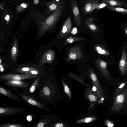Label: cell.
I'll return each instance as SVG.
<instances>
[{
	"mask_svg": "<svg viewBox=\"0 0 127 127\" xmlns=\"http://www.w3.org/2000/svg\"><path fill=\"white\" fill-rule=\"evenodd\" d=\"M109 9L115 12L127 14V9L122 8L109 5L107 6Z\"/></svg>",
	"mask_w": 127,
	"mask_h": 127,
	"instance_id": "20",
	"label": "cell"
},
{
	"mask_svg": "<svg viewBox=\"0 0 127 127\" xmlns=\"http://www.w3.org/2000/svg\"><path fill=\"white\" fill-rule=\"evenodd\" d=\"M77 31V28H74L73 29L72 31V34H74V32H75V34L76 33V32Z\"/></svg>",
	"mask_w": 127,
	"mask_h": 127,
	"instance_id": "34",
	"label": "cell"
},
{
	"mask_svg": "<svg viewBox=\"0 0 127 127\" xmlns=\"http://www.w3.org/2000/svg\"><path fill=\"white\" fill-rule=\"evenodd\" d=\"M18 54V44L17 39H16L13 43L11 52V57L14 62L16 61Z\"/></svg>",
	"mask_w": 127,
	"mask_h": 127,
	"instance_id": "16",
	"label": "cell"
},
{
	"mask_svg": "<svg viewBox=\"0 0 127 127\" xmlns=\"http://www.w3.org/2000/svg\"><path fill=\"white\" fill-rule=\"evenodd\" d=\"M119 68L121 75H125L127 71V54L126 47L124 46L123 49L121 57L119 63Z\"/></svg>",
	"mask_w": 127,
	"mask_h": 127,
	"instance_id": "6",
	"label": "cell"
},
{
	"mask_svg": "<svg viewBox=\"0 0 127 127\" xmlns=\"http://www.w3.org/2000/svg\"><path fill=\"white\" fill-rule=\"evenodd\" d=\"M82 56V53L79 47L75 46L72 47L69 50L67 59L69 60L79 59Z\"/></svg>",
	"mask_w": 127,
	"mask_h": 127,
	"instance_id": "11",
	"label": "cell"
},
{
	"mask_svg": "<svg viewBox=\"0 0 127 127\" xmlns=\"http://www.w3.org/2000/svg\"><path fill=\"white\" fill-rule=\"evenodd\" d=\"M48 121L46 119L41 120L36 124L34 127H46L48 124Z\"/></svg>",
	"mask_w": 127,
	"mask_h": 127,
	"instance_id": "25",
	"label": "cell"
},
{
	"mask_svg": "<svg viewBox=\"0 0 127 127\" xmlns=\"http://www.w3.org/2000/svg\"><path fill=\"white\" fill-rule=\"evenodd\" d=\"M55 53L52 50H49L45 52L42 55L40 62V64L43 65L45 63H50L53 60Z\"/></svg>",
	"mask_w": 127,
	"mask_h": 127,
	"instance_id": "13",
	"label": "cell"
},
{
	"mask_svg": "<svg viewBox=\"0 0 127 127\" xmlns=\"http://www.w3.org/2000/svg\"><path fill=\"white\" fill-rule=\"evenodd\" d=\"M25 111L24 109L19 108L1 107L0 108V116L18 114Z\"/></svg>",
	"mask_w": 127,
	"mask_h": 127,
	"instance_id": "7",
	"label": "cell"
},
{
	"mask_svg": "<svg viewBox=\"0 0 127 127\" xmlns=\"http://www.w3.org/2000/svg\"><path fill=\"white\" fill-rule=\"evenodd\" d=\"M5 84L8 86L19 88H26L29 85L28 83L25 82L12 80H6Z\"/></svg>",
	"mask_w": 127,
	"mask_h": 127,
	"instance_id": "15",
	"label": "cell"
},
{
	"mask_svg": "<svg viewBox=\"0 0 127 127\" xmlns=\"http://www.w3.org/2000/svg\"><path fill=\"white\" fill-rule=\"evenodd\" d=\"M63 6L59 8L47 18L41 25L39 33L42 35L47 31L52 28L56 23L64 8Z\"/></svg>",
	"mask_w": 127,
	"mask_h": 127,
	"instance_id": "1",
	"label": "cell"
},
{
	"mask_svg": "<svg viewBox=\"0 0 127 127\" xmlns=\"http://www.w3.org/2000/svg\"><path fill=\"white\" fill-rule=\"evenodd\" d=\"M0 92L4 95L18 102L22 100L19 95H17L1 85L0 86Z\"/></svg>",
	"mask_w": 127,
	"mask_h": 127,
	"instance_id": "14",
	"label": "cell"
},
{
	"mask_svg": "<svg viewBox=\"0 0 127 127\" xmlns=\"http://www.w3.org/2000/svg\"><path fill=\"white\" fill-rule=\"evenodd\" d=\"M102 2L106 3L109 5L114 6H121L125 4L121 1L118 0H103Z\"/></svg>",
	"mask_w": 127,
	"mask_h": 127,
	"instance_id": "18",
	"label": "cell"
},
{
	"mask_svg": "<svg viewBox=\"0 0 127 127\" xmlns=\"http://www.w3.org/2000/svg\"><path fill=\"white\" fill-rule=\"evenodd\" d=\"M106 123L107 126L109 127H112L114 126V124L112 121L110 120H107Z\"/></svg>",
	"mask_w": 127,
	"mask_h": 127,
	"instance_id": "28",
	"label": "cell"
},
{
	"mask_svg": "<svg viewBox=\"0 0 127 127\" xmlns=\"http://www.w3.org/2000/svg\"><path fill=\"white\" fill-rule=\"evenodd\" d=\"M18 95L21 98L28 103L41 109H47L46 105L35 98L23 93H18Z\"/></svg>",
	"mask_w": 127,
	"mask_h": 127,
	"instance_id": "4",
	"label": "cell"
},
{
	"mask_svg": "<svg viewBox=\"0 0 127 127\" xmlns=\"http://www.w3.org/2000/svg\"><path fill=\"white\" fill-rule=\"evenodd\" d=\"M126 82H124L118 84L117 87L114 93V97L118 95L124 87Z\"/></svg>",
	"mask_w": 127,
	"mask_h": 127,
	"instance_id": "23",
	"label": "cell"
},
{
	"mask_svg": "<svg viewBox=\"0 0 127 127\" xmlns=\"http://www.w3.org/2000/svg\"><path fill=\"white\" fill-rule=\"evenodd\" d=\"M109 5V4L106 3L102 2V3H100L96 9L98 10H100L105 7L108 6Z\"/></svg>",
	"mask_w": 127,
	"mask_h": 127,
	"instance_id": "26",
	"label": "cell"
},
{
	"mask_svg": "<svg viewBox=\"0 0 127 127\" xmlns=\"http://www.w3.org/2000/svg\"><path fill=\"white\" fill-rule=\"evenodd\" d=\"M41 80V79L37 78L34 81L29 88V91L31 93L34 92L38 86L40 85V82Z\"/></svg>",
	"mask_w": 127,
	"mask_h": 127,
	"instance_id": "19",
	"label": "cell"
},
{
	"mask_svg": "<svg viewBox=\"0 0 127 127\" xmlns=\"http://www.w3.org/2000/svg\"><path fill=\"white\" fill-rule=\"evenodd\" d=\"M92 120V119L91 118H88L85 119V122L86 123H88L90 122Z\"/></svg>",
	"mask_w": 127,
	"mask_h": 127,
	"instance_id": "33",
	"label": "cell"
},
{
	"mask_svg": "<svg viewBox=\"0 0 127 127\" xmlns=\"http://www.w3.org/2000/svg\"><path fill=\"white\" fill-rule=\"evenodd\" d=\"M39 76L26 74H6L1 75L0 78L3 80H12L20 81L22 80L38 77Z\"/></svg>",
	"mask_w": 127,
	"mask_h": 127,
	"instance_id": "3",
	"label": "cell"
},
{
	"mask_svg": "<svg viewBox=\"0 0 127 127\" xmlns=\"http://www.w3.org/2000/svg\"><path fill=\"white\" fill-rule=\"evenodd\" d=\"M23 126L20 124L4 123L0 124V127H22Z\"/></svg>",
	"mask_w": 127,
	"mask_h": 127,
	"instance_id": "24",
	"label": "cell"
},
{
	"mask_svg": "<svg viewBox=\"0 0 127 127\" xmlns=\"http://www.w3.org/2000/svg\"><path fill=\"white\" fill-rule=\"evenodd\" d=\"M114 98L111 109L113 111L118 112L123 108L127 102V87Z\"/></svg>",
	"mask_w": 127,
	"mask_h": 127,
	"instance_id": "2",
	"label": "cell"
},
{
	"mask_svg": "<svg viewBox=\"0 0 127 127\" xmlns=\"http://www.w3.org/2000/svg\"><path fill=\"white\" fill-rule=\"evenodd\" d=\"M27 120L29 122L31 121L32 119V117L31 115H28L26 118Z\"/></svg>",
	"mask_w": 127,
	"mask_h": 127,
	"instance_id": "31",
	"label": "cell"
},
{
	"mask_svg": "<svg viewBox=\"0 0 127 127\" xmlns=\"http://www.w3.org/2000/svg\"><path fill=\"white\" fill-rule=\"evenodd\" d=\"M72 27L71 17L69 16L64 24L59 34L58 37L62 38L67 35L70 32Z\"/></svg>",
	"mask_w": 127,
	"mask_h": 127,
	"instance_id": "8",
	"label": "cell"
},
{
	"mask_svg": "<svg viewBox=\"0 0 127 127\" xmlns=\"http://www.w3.org/2000/svg\"><path fill=\"white\" fill-rule=\"evenodd\" d=\"M64 91L65 93H67L69 97L71 96V93L67 85L64 86Z\"/></svg>",
	"mask_w": 127,
	"mask_h": 127,
	"instance_id": "27",
	"label": "cell"
},
{
	"mask_svg": "<svg viewBox=\"0 0 127 127\" xmlns=\"http://www.w3.org/2000/svg\"><path fill=\"white\" fill-rule=\"evenodd\" d=\"M0 71L1 72H3L4 70V68L2 65L1 64H0Z\"/></svg>",
	"mask_w": 127,
	"mask_h": 127,
	"instance_id": "35",
	"label": "cell"
},
{
	"mask_svg": "<svg viewBox=\"0 0 127 127\" xmlns=\"http://www.w3.org/2000/svg\"><path fill=\"white\" fill-rule=\"evenodd\" d=\"M21 6L24 8H26L27 7L26 5L25 4L23 3L21 4Z\"/></svg>",
	"mask_w": 127,
	"mask_h": 127,
	"instance_id": "38",
	"label": "cell"
},
{
	"mask_svg": "<svg viewBox=\"0 0 127 127\" xmlns=\"http://www.w3.org/2000/svg\"><path fill=\"white\" fill-rule=\"evenodd\" d=\"M1 58H0V64H1Z\"/></svg>",
	"mask_w": 127,
	"mask_h": 127,
	"instance_id": "40",
	"label": "cell"
},
{
	"mask_svg": "<svg viewBox=\"0 0 127 127\" xmlns=\"http://www.w3.org/2000/svg\"><path fill=\"white\" fill-rule=\"evenodd\" d=\"M92 90L94 91H95L97 90V88L95 87L94 86L93 87Z\"/></svg>",
	"mask_w": 127,
	"mask_h": 127,
	"instance_id": "39",
	"label": "cell"
},
{
	"mask_svg": "<svg viewBox=\"0 0 127 127\" xmlns=\"http://www.w3.org/2000/svg\"><path fill=\"white\" fill-rule=\"evenodd\" d=\"M98 0H88L84 4L83 12L89 13L98 6L100 4Z\"/></svg>",
	"mask_w": 127,
	"mask_h": 127,
	"instance_id": "9",
	"label": "cell"
},
{
	"mask_svg": "<svg viewBox=\"0 0 127 127\" xmlns=\"http://www.w3.org/2000/svg\"><path fill=\"white\" fill-rule=\"evenodd\" d=\"M124 29L126 34L127 35V26H125L124 27Z\"/></svg>",
	"mask_w": 127,
	"mask_h": 127,
	"instance_id": "36",
	"label": "cell"
},
{
	"mask_svg": "<svg viewBox=\"0 0 127 127\" xmlns=\"http://www.w3.org/2000/svg\"><path fill=\"white\" fill-rule=\"evenodd\" d=\"M84 38L82 37H76L73 36H68L65 39V45H67L68 44L73 43L75 41L84 40Z\"/></svg>",
	"mask_w": 127,
	"mask_h": 127,
	"instance_id": "21",
	"label": "cell"
},
{
	"mask_svg": "<svg viewBox=\"0 0 127 127\" xmlns=\"http://www.w3.org/2000/svg\"><path fill=\"white\" fill-rule=\"evenodd\" d=\"M93 19L91 18H89L85 20V22L87 26L91 30L93 31H97L98 30L97 26L92 21Z\"/></svg>",
	"mask_w": 127,
	"mask_h": 127,
	"instance_id": "17",
	"label": "cell"
},
{
	"mask_svg": "<svg viewBox=\"0 0 127 127\" xmlns=\"http://www.w3.org/2000/svg\"><path fill=\"white\" fill-rule=\"evenodd\" d=\"M91 76L92 79L93 81H95L97 80L96 76L94 73H92L91 74Z\"/></svg>",
	"mask_w": 127,
	"mask_h": 127,
	"instance_id": "30",
	"label": "cell"
},
{
	"mask_svg": "<svg viewBox=\"0 0 127 127\" xmlns=\"http://www.w3.org/2000/svg\"><path fill=\"white\" fill-rule=\"evenodd\" d=\"M5 18L6 21H8L9 20L10 18L9 16L8 15H6L5 17Z\"/></svg>",
	"mask_w": 127,
	"mask_h": 127,
	"instance_id": "37",
	"label": "cell"
},
{
	"mask_svg": "<svg viewBox=\"0 0 127 127\" xmlns=\"http://www.w3.org/2000/svg\"><path fill=\"white\" fill-rule=\"evenodd\" d=\"M96 51L99 54L105 55H108L110 54L109 52L105 49L99 46L95 47Z\"/></svg>",
	"mask_w": 127,
	"mask_h": 127,
	"instance_id": "22",
	"label": "cell"
},
{
	"mask_svg": "<svg viewBox=\"0 0 127 127\" xmlns=\"http://www.w3.org/2000/svg\"><path fill=\"white\" fill-rule=\"evenodd\" d=\"M88 97L90 100L91 101H95L96 100L95 97L93 95H89Z\"/></svg>",
	"mask_w": 127,
	"mask_h": 127,
	"instance_id": "29",
	"label": "cell"
},
{
	"mask_svg": "<svg viewBox=\"0 0 127 127\" xmlns=\"http://www.w3.org/2000/svg\"><path fill=\"white\" fill-rule=\"evenodd\" d=\"M96 64L104 75L107 78L111 79V77L107 68V63L101 59H99L96 61Z\"/></svg>",
	"mask_w": 127,
	"mask_h": 127,
	"instance_id": "12",
	"label": "cell"
},
{
	"mask_svg": "<svg viewBox=\"0 0 127 127\" xmlns=\"http://www.w3.org/2000/svg\"><path fill=\"white\" fill-rule=\"evenodd\" d=\"M40 70L34 67L28 66H22L18 67L16 72L21 73L40 75L41 73Z\"/></svg>",
	"mask_w": 127,
	"mask_h": 127,
	"instance_id": "5",
	"label": "cell"
},
{
	"mask_svg": "<svg viewBox=\"0 0 127 127\" xmlns=\"http://www.w3.org/2000/svg\"><path fill=\"white\" fill-rule=\"evenodd\" d=\"M71 8L76 25L80 26L81 25V16L76 0H70Z\"/></svg>",
	"mask_w": 127,
	"mask_h": 127,
	"instance_id": "10",
	"label": "cell"
},
{
	"mask_svg": "<svg viewBox=\"0 0 127 127\" xmlns=\"http://www.w3.org/2000/svg\"><path fill=\"white\" fill-rule=\"evenodd\" d=\"M63 126V124L61 123H57L55 125L56 127H62Z\"/></svg>",
	"mask_w": 127,
	"mask_h": 127,
	"instance_id": "32",
	"label": "cell"
}]
</instances>
